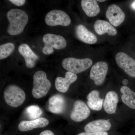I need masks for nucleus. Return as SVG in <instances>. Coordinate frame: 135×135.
<instances>
[{"instance_id":"1","label":"nucleus","mask_w":135,"mask_h":135,"mask_svg":"<svg viewBox=\"0 0 135 135\" xmlns=\"http://www.w3.org/2000/svg\"><path fill=\"white\" fill-rule=\"evenodd\" d=\"M7 18L9 22L7 31L11 35H18L23 32L29 20L26 12L18 9L10 10Z\"/></svg>"},{"instance_id":"2","label":"nucleus","mask_w":135,"mask_h":135,"mask_svg":"<svg viewBox=\"0 0 135 135\" xmlns=\"http://www.w3.org/2000/svg\"><path fill=\"white\" fill-rule=\"evenodd\" d=\"M33 86L32 90L33 96L39 99L45 96L49 91L51 83L47 79L46 73L39 71L34 74Z\"/></svg>"},{"instance_id":"3","label":"nucleus","mask_w":135,"mask_h":135,"mask_svg":"<svg viewBox=\"0 0 135 135\" xmlns=\"http://www.w3.org/2000/svg\"><path fill=\"white\" fill-rule=\"evenodd\" d=\"M4 98L8 105L17 107L23 103L26 99V94L23 90L18 86L11 85L5 88Z\"/></svg>"},{"instance_id":"4","label":"nucleus","mask_w":135,"mask_h":135,"mask_svg":"<svg viewBox=\"0 0 135 135\" xmlns=\"http://www.w3.org/2000/svg\"><path fill=\"white\" fill-rule=\"evenodd\" d=\"M62 64L64 69L68 72L76 74L88 70L92 65L93 62L89 58L79 59L68 57L64 59Z\"/></svg>"},{"instance_id":"5","label":"nucleus","mask_w":135,"mask_h":135,"mask_svg":"<svg viewBox=\"0 0 135 135\" xmlns=\"http://www.w3.org/2000/svg\"><path fill=\"white\" fill-rule=\"evenodd\" d=\"M42 41L44 46L42 49L45 55H50L54 51L53 49H62L66 46V42L63 36L54 34L47 33L44 36Z\"/></svg>"},{"instance_id":"6","label":"nucleus","mask_w":135,"mask_h":135,"mask_svg":"<svg viewBox=\"0 0 135 135\" xmlns=\"http://www.w3.org/2000/svg\"><path fill=\"white\" fill-rule=\"evenodd\" d=\"M46 24L51 26L70 25L71 20L69 16L63 11L54 9L46 15L45 19Z\"/></svg>"},{"instance_id":"7","label":"nucleus","mask_w":135,"mask_h":135,"mask_svg":"<svg viewBox=\"0 0 135 135\" xmlns=\"http://www.w3.org/2000/svg\"><path fill=\"white\" fill-rule=\"evenodd\" d=\"M108 70V65L106 62H97L91 68L90 72V78L94 81L96 85H101L105 80Z\"/></svg>"},{"instance_id":"8","label":"nucleus","mask_w":135,"mask_h":135,"mask_svg":"<svg viewBox=\"0 0 135 135\" xmlns=\"http://www.w3.org/2000/svg\"><path fill=\"white\" fill-rule=\"evenodd\" d=\"M118 66L130 77H135V60L126 53L119 52L115 57Z\"/></svg>"},{"instance_id":"9","label":"nucleus","mask_w":135,"mask_h":135,"mask_svg":"<svg viewBox=\"0 0 135 135\" xmlns=\"http://www.w3.org/2000/svg\"><path fill=\"white\" fill-rule=\"evenodd\" d=\"M90 111L86 103L81 100H76L74 104L73 109L70 113V118L75 122H80L86 119Z\"/></svg>"},{"instance_id":"10","label":"nucleus","mask_w":135,"mask_h":135,"mask_svg":"<svg viewBox=\"0 0 135 135\" xmlns=\"http://www.w3.org/2000/svg\"><path fill=\"white\" fill-rule=\"evenodd\" d=\"M125 13L119 6L115 4L110 5L106 12V17L111 25L115 27L120 25L125 18Z\"/></svg>"},{"instance_id":"11","label":"nucleus","mask_w":135,"mask_h":135,"mask_svg":"<svg viewBox=\"0 0 135 135\" xmlns=\"http://www.w3.org/2000/svg\"><path fill=\"white\" fill-rule=\"evenodd\" d=\"M77 79L76 74L67 71L64 78L59 77L56 78L55 81L56 89L59 92L65 93L69 89L70 85L76 81Z\"/></svg>"},{"instance_id":"12","label":"nucleus","mask_w":135,"mask_h":135,"mask_svg":"<svg viewBox=\"0 0 135 135\" xmlns=\"http://www.w3.org/2000/svg\"><path fill=\"white\" fill-rule=\"evenodd\" d=\"M112 124L108 120L98 119L92 121L85 126L84 130L88 133L106 132L110 129Z\"/></svg>"},{"instance_id":"13","label":"nucleus","mask_w":135,"mask_h":135,"mask_svg":"<svg viewBox=\"0 0 135 135\" xmlns=\"http://www.w3.org/2000/svg\"><path fill=\"white\" fill-rule=\"evenodd\" d=\"M20 54L24 58L26 65L28 68L34 67L38 57L30 48L27 44H23L19 46L18 49Z\"/></svg>"},{"instance_id":"14","label":"nucleus","mask_w":135,"mask_h":135,"mask_svg":"<svg viewBox=\"0 0 135 135\" xmlns=\"http://www.w3.org/2000/svg\"><path fill=\"white\" fill-rule=\"evenodd\" d=\"M66 101L64 98L59 94L51 97L49 101V110L52 113L60 114L65 110Z\"/></svg>"},{"instance_id":"15","label":"nucleus","mask_w":135,"mask_h":135,"mask_svg":"<svg viewBox=\"0 0 135 135\" xmlns=\"http://www.w3.org/2000/svg\"><path fill=\"white\" fill-rule=\"evenodd\" d=\"M75 35L77 38L81 41L88 44H92L97 41L96 36L83 25L76 27Z\"/></svg>"},{"instance_id":"16","label":"nucleus","mask_w":135,"mask_h":135,"mask_svg":"<svg viewBox=\"0 0 135 135\" xmlns=\"http://www.w3.org/2000/svg\"><path fill=\"white\" fill-rule=\"evenodd\" d=\"M49 124V121L45 118H41L36 119L29 121H22L18 126L20 131H29L36 128H44Z\"/></svg>"},{"instance_id":"17","label":"nucleus","mask_w":135,"mask_h":135,"mask_svg":"<svg viewBox=\"0 0 135 135\" xmlns=\"http://www.w3.org/2000/svg\"><path fill=\"white\" fill-rule=\"evenodd\" d=\"M119 102V97L116 92L110 91L106 94L103 103L104 110L107 113L113 114L116 112Z\"/></svg>"},{"instance_id":"18","label":"nucleus","mask_w":135,"mask_h":135,"mask_svg":"<svg viewBox=\"0 0 135 135\" xmlns=\"http://www.w3.org/2000/svg\"><path fill=\"white\" fill-rule=\"evenodd\" d=\"M94 29L99 35L107 33L109 36H114L117 33L116 29L110 23L103 20H97L94 24Z\"/></svg>"},{"instance_id":"19","label":"nucleus","mask_w":135,"mask_h":135,"mask_svg":"<svg viewBox=\"0 0 135 135\" xmlns=\"http://www.w3.org/2000/svg\"><path fill=\"white\" fill-rule=\"evenodd\" d=\"M87 103L88 106L93 110L100 111L103 105L104 99L99 97L98 90H92L87 96Z\"/></svg>"},{"instance_id":"20","label":"nucleus","mask_w":135,"mask_h":135,"mask_svg":"<svg viewBox=\"0 0 135 135\" xmlns=\"http://www.w3.org/2000/svg\"><path fill=\"white\" fill-rule=\"evenodd\" d=\"M81 5L83 10L88 17L96 16L100 12L99 5L95 0H82Z\"/></svg>"},{"instance_id":"21","label":"nucleus","mask_w":135,"mask_h":135,"mask_svg":"<svg viewBox=\"0 0 135 135\" xmlns=\"http://www.w3.org/2000/svg\"><path fill=\"white\" fill-rule=\"evenodd\" d=\"M120 91L122 94L121 99L123 103L131 109H135V92L127 86L122 87Z\"/></svg>"},{"instance_id":"22","label":"nucleus","mask_w":135,"mask_h":135,"mask_svg":"<svg viewBox=\"0 0 135 135\" xmlns=\"http://www.w3.org/2000/svg\"><path fill=\"white\" fill-rule=\"evenodd\" d=\"M26 116L30 119H38L42 114V111L37 105H32L27 107L25 110Z\"/></svg>"},{"instance_id":"23","label":"nucleus","mask_w":135,"mask_h":135,"mask_svg":"<svg viewBox=\"0 0 135 135\" xmlns=\"http://www.w3.org/2000/svg\"><path fill=\"white\" fill-rule=\"evenodd\" d=\"M15 46L13 43L9 42L0 46V59L7 58L14 51Z\"/></svg>"},{"instance_id":"24","label":"nucleus","mask_w":135,"mask_h":135,"mask_svg":"<svg viewBox=\"0 0 135 135\" xmlns=\"http://www.w3.org/2000/svg\"><path fill=\"white\" fill-rule=\"evenodd\" d=\"M78 135H109V134L107 132H99V133L83 132L78 134Z\"/></svg>"},{"instance_id":"25","label":"nucleus","mask_w":135,"mask_h":135,"mask_svg":"<svg viewBox=\"0 0 135 135\" xmlns=\"http://www.w3.org/2000/svg\"><path fill=\"white\" fill-rule=\"evenodd\" d=\"M9 1L18 7L23 6L26 2V1L25 0H10Z\"/></svg>"},{"instance_id":"26","label":"nucleus","mask_w":135,"mask_h":135,"mask_svg":"<svg viewBox=\"0 0 135 135\" xmlns=\"http://www.w3.org/2000/svg\"><path fill=\"white\" fill-rule=\"evenodd\" d=\"M39 135H55L51 131L46 130L42 131Z\"/></svg>"},{"instance_id":"27","label":"nucleus","mask_w":135,"mask_h":135,"mask_svg":"<svg viewBox=\"0 0 135 135\" xmlns=\"http://www.w3.org/2000/svg\"><path fill=\"white\" fill-rule=\"evenodd\" d=\"M131 7L133 9L135 10V1L132 3L131 5Z\"/></svg>"},{"instance_id":"28","label":"nucleus","mask_w":135,"mask_h":135,"mask_svg":"<svg viewBox=\"0 0 135 135\" xmlns=\"http://www.w3.org/2000/svg\"><path fill=\"white\" fill-rule=\"evenodd\" d=\"M128 83V81L127 80L125 79L123 80V84H127V83Z\"/></svg>"},{"instance_id":"29","label":"nucleus","mask_w":135,"mask_h":135,"mask_svg":"<svg viewBox=\"0 0 135 135\" xmlns=\"http://www.w3.org/2000/svg\"><path fill=\"white\" fill-rule=\"evenodd\" d=\"M97 1L99 2H104L105 1H104V0H103V1H102V0H100V1H99V0H98Z\"/></svg>"}]
</instances>
